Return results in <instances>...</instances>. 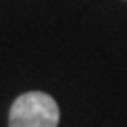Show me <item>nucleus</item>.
<instances>
[{
	"instance_id": "nucleus-1",
	"label": "nucleus",
	"mask_w": 127,
	"mask_h": 127,
	"mask_svg": "<svg viewBox=\"0 0 127 127\" xmlns=\"http://www.w3.org/2000/svg\"><path fill=\"white\" fill-rule=\"evenodd\" d=\"M61 111L57 101L42 91H28L14 99L8 127H59Z\"/></svg>"
}]
</instances>
